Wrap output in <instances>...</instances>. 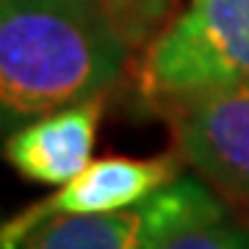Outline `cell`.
I'll use <instances>...</instances> for the list:
<instances>
[{"label": "cell", "instance_id": "1", "mask_svg": "<svg viewBox=\"0 0 249 249\" xmlns=\"http://www.w3.org/2000/svg\"><path fill=\"white\" fill-rule=\"evenodd\" d=\"M124 55V31L106 0H3V127L106 94Z\"/></svg>", "mask_w": 249, "mask_h": 249}, {"label": "cell", "instance_id": "2", "mask_svg": "<svg viewBox=\"0 0 249 249\" xmlns=\"http://www.w3.org/2000/svg\"><path fill=\"white\" fill-rule=\"evenodd\" d=\"M249 83V0H191L147 47L139 86L163 111Z\"/></svg>", "mask_w": 249, "mask_h": 249}, {"label": "cell", "instance_id": "3", "mask_svg": "<svg viewBox=\"0 0 249 249\" xmlns=\"http://www.w3.org/2000/svg\"><path fill=\"white\" fill-rule=\"evenodd\" d=\"M224 213L222 199L202 180L180 175L158 194L130 208L47 219L19 249H152L186 224Z\"/></svg>", "mask_w": 249, "mask_h": 249}, {"label": "cell", "instance_id": "4", "mask_svg": "<svg viewBox=\"0 0 249 249\" xmlns=\"http://www.w3.org/2000/svg\"><path fill=\"white\" fill-rule=\"evenodd\" d=\"M163 114L188 163L249 205V83L166 106Z\"/></svg>", "mask_w": 249, "mask_h": 249}, {"label": "cell", "instance_id": "5", "mask_svg": "<svg viewBox=\"0 0 249 249\" xmlns=\"http://www.w3.org/2000/svg\"><path fill=\"white\" fill-rule=\"evenodd\" d=\"M180 178V163L172 155L158 158H100L78 178L64 183L53 196L11 216L0 230V249L19 244L47 219L70 213H106L142 202Z\"/></svg>", "mask_w": 249, "mask_h": 249}, {"label": "cell", "instance_id": "6", "mask_svg": "<svg viewBox=\"0 0 249 249\" xmlns=\"http://www.w3.org/2000/svg\"><path fill=\"white\" fill-rule=\"evenodd\" d=\"M103 94L36 116L6 139V160L34 183L64 186L91 163Z\"/></svg>", "mask_w": 249, "mask_h": 249}, {"label": "cell", "instance_id": "7", "mask_svg": "<svg viewBox=\"0 0 249 249\" xmlns=\"http://www.w3.org/2000/svg\"><path fill=\"white\" fill-rule=\"evenodd\" d=\"M152 249H249V227L230 222L224 213L186 224Z\"/></svg>", "mask_w": 249, "mask_h": 249}]
</instances>
